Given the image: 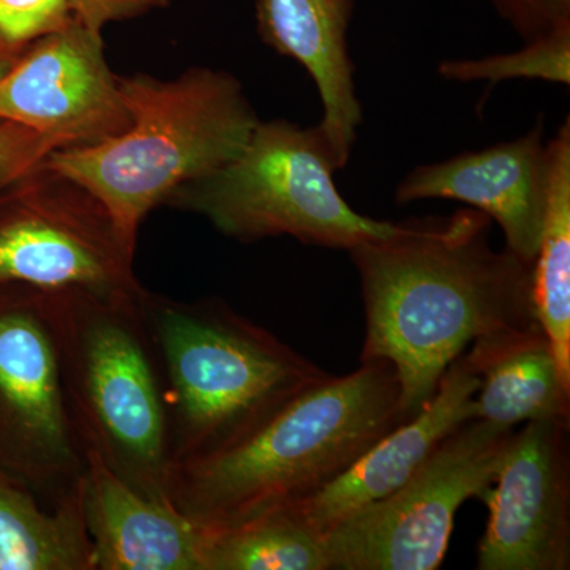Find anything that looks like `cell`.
I'll return each instance as SVG.
<instances>
[{
  "label": "cell",
  "instance_id": "9",
  "mask_svg": "<svg viewBox=\"0 0 570 570\" xmlns=\"http://www.w3.org/2000/svg\"><path fill=\"white\" fill-rule=\"evenodd\" d=\"M134 255L104 205L45 163L0 190V284L138 298Z\"/></svg>",
  "mask_w": 570,
  "mask_h": 570
},
{
  "label": "cell",
  "instance_id": "8",
  "mask_svg": "<svg viewBox=\"0 0 570 570\" xmlns=\"http://www.w3.org/2000/svg\"><path fill=\"white\" fill-rule=\"evenodd\" d=\"M512 428L471 419L411 479L325 534L330 570H434L448 554L456 512L497 475Z\"/></svg>",
  "mask_w": 570,
  "mask_h": 570
},
{
  "label": "cell",
  "instance_id": "12",
  "mask_svg": "<svg viewBox=\"0 0 570 570\" xmlns=\"http://www.w3.org/2000/svg\"><path fill=\"white\" fill-rule=\"evenodd\" d=\"M543 116L530 132L442 163L419 165L395 189L397 205L453 200L501 227L505 247L527 262L538 255L551 187V153Z\"/></svg>",
  "mask_w": 570,
  "mask_h": 570
},
{
  "label": "cell",
  "instance_id": "2",
  "mask_svg": "<svg viewBox=\"0 0 570 570\" xmlns=\"http://www.w3.org/2000/svg\"><path fill=\"white\" fill-rule=\"evenodd\" d=\"M400 381L387 360L306 390L245 441L171 471L168 499L216 530L309 497L404 423Z\"/></svg>",
  "mask_w": 570,
  "mask_h": 570
},
{
  "label": "cell",
  "instance_id": "17",
  "mask_svg": "<svg viewBox=\"0 0 570 570\" xmlns=\"http://www.w3.org/2000/svg\"><path fill=\"white\" fill-rule=\"evenodd\" d=\"M80 487L48 508L0 469V570H96Z\"/></svg>",
  "mask_w": 570,
  "mask_h": 570
},
{
  "label": "cell",
  "instance_id": "25",
  "mask_svg": "<svg viewBox=\"0 0 570 570\" xmlns=\"http://www.w3.org/2000/svg\"><path fill=\"white\" fill-rule=\"evenodd\" d=\"M28 47V45H26ZM26 47H18V45H11L0 37V81L13 70L18 61L24 52Z\"/></svg>",
  "mask_w": 570,
  "mask_h": 570
},
{
  "label": "cell",
  "instance_id": "21",
  "mask_svg": "<svg viewBox=\"0 0 570 570\" xmlns=\"http://www.w3.org/2000/svg\"><path fill=\"white\" fill-rule=\"evenodd\" d=\"M73 18L69 0H0V37L26 47Z\"/></svg>",
  "mask_w": 570,
  "mask_h": 570
},
{
  "label": "cell",
  "instance_id": "4",
  "mask_svg": "<svg viewBox=\"0 0 570 570\" xmlns=\"http://www.w3.org/2000/svg\"><path fill=\"white\" fill-rule=\"evenodd\" d=\"M140 313L163 381L174 469L245 441L332 374L220 298L146 288Z\"/></svg>",
  "mask_w": 570,
  "mask_h": 570
},
{
  "label": "cell",
  "instance_id": "22",
  "mask_svg": "<svg viewBox=\"0 0 570 570\" xmlns=\"http://www.w3.org/2000/svg\"><path fill=\"white\" fill-rule=\"evenodd\" d=\"M61 142L21 124L0 121V190L43 163Z\"/></svg>",
  "mask_w": 570,
  "mask_h": 570
},
{
  "label": "cell",
  "instance_id": "15",
  "mask_svg": "<svg viewBox=\"0 0 570 570\" xmlns=\"http://www.w3.org/2000/svg\"><path fill=\"white\" fill-rule=\"evenodd\" d=\"M80 494L96 570H204L206 528L142 497L89 452Z\"/></svg>",
  "mask_w": 570,
  "mask_h": 570
},
{
  "label": "cell",
  "instance_id": "5",
  "mask_svg": "<svg viewBox=\"0 0 570 570\" xmlns=\"http://www.w3.org/2000/svg\"><path fill=\"white\" fill-rule=\"evenodd\" d=\"M140 296L52 292L63 390L85 453L142 497L171 504L170 431Z\"/></svg>",
  "mask_w": 570,
  "mask_h": 570
},
{
  "label": "cell",
  "instance_id": "6",
  "mask_svg": "<svg viewBox=\"0 0 570 570\" xmlns=\"http://www.w3.org/2000/svg\"><path fill=\"white\" fill-rule=\"evenodd\" d=\"M336 171L317 124L261 119L238 157L179 187L165 206L200 214L245 245L292 236L307 246L351 250L393 234L396 223L363 216L344 200Z\"/></svg>",
  "mask_w": 570,
  "mask_h": 570
},
{
  "label": "cell",
  "instance_id": "18",
  "mask_svg": "<svg viewBox=\"0 0 570 570\" xmlns=\"http://www.w3.org/2000/svg\"><path fill=\"white\" fill-rule=\"evenodd\" d=\"M551 187L538 255L532 262V303L561 376L570 385V118L549 141Z\"/></svg>",
  "mask_w": 570,
  "mask_h": 570
},
{
  "label": "cell",
  "instance_id": "1",
  "mask_svg": "<svg viewBox=\"0 0 570 570\" xmlns=\"http://www.w3.org/2000/svg\"><path fill=\"white\" fill-rule=\"evenodd\" d=\"M478 209L409 217L351 250L365 305L362 362L387 360L404 422L433 400L448 367L480 337L540 325L532 264L491 246Z\"/></svg>",
  "mask_w": 570,
  "mask_h": 570
},
{
  "label": "cell",
  "instance_id": "7",
  "mask_svg": "<svg viewBox=\"0 0 570 570\" xmlns=\"http://www.w3.org/2000/svg\"><path fill=\"white\" fill-rule=\"evenodd\" d=\"M0 469L48 508L80 487L86 453L63 390L52 292L0 284Z\"/></svg>",
  "mask_w": 570,
  "mask_h": 570
},
{
  "label": "cell",
  "instance_id": "20",
  "mask_svg": "<svg viewBox=\"0 0 570 570\" xmlns=\"http://www.w3.org/2000/svg\"><path fill=\"white\" fill-rule=\"evenodd\" d=\"M439 77L449 81L489 85L512 80H535L570 85V28L524 41L510 52L471 59H448L438 63Z\"/></svg>",
  "mask_w": 570,
  "mask_h": 570
},
{
  "label": "cell",
  "instance_id": "11",
  "mask_svg": "<svg viewBox=\"0 0 570 570\" xmlns=\"http://www.w3.org/2000/svg\"><path fill=\"white\" fill-rule=\"evenodd\" d=\"M0 121L48 135L62 148L96 145L124 132L130 119L102 32L73 18L31 41L0 81Z\"/></svg>",
  "mask_w": 570,
  "mask_h": 570
},
{
  "label": "cell",
  "instance_id": "3",
  "mask_svg": "<svg viewBox=\"0 0 570 570\" xmlns=\"http://www.w3.org/2000/svg\"><path fill=\"white\" fill-rule=\"evenodd\" d=\"M129 126L96 145L48 154L45 165L92 194L130 247L153 209L242 154L258 118L242 81L190 67L170 80L118 75Z\"/></svg>",
  "mask_w": 570,
  "mask_h": 570
},
{
  "label": "cell",
  "instance_id": "10",
  "mask_svg": "<svg viewBox=\"0 0 570 570\" xmlns=\"http://www.w3.org/2000/svg\"><path fill=\"white\" fill-rule=\"evenodd\" d=\"M569 425L534 420L513 431L480 501L489 509L479 570L570 569Z\"/></svg>",
  "mask_w": 570,
  "mask_h": 570
},
{
  "label": "cell",
  "instance_id": "19",
  "mask_svg": "<svg viewBox=\"0 0 570 570\" xmlns=\"http://www.w3.org/2000/svg\"><path fill=\"white\" fill-rule=\"evenodd\" d=\"M204 570H330L325 535L288 502L230 524L206 528Z\"/></svg>",
  "mask_w": 570,
  "mask_h": 570
},
{
  "label": "cell",
  "instance_id": "14",
  "mask_svg": "<svg viewBox=\"0 0 570 570\" xmlns=\"http://www.w3.org/2000/svg\"><path fill=\"white\" fill-rule=\"evenodd\" d=\"M355 0H257L255 22L266 47L307 71L321 97L318 129L340 170L347 167L363 107L356 96L348 31Z\"/></svg>",
  "mask_w": 570,
  "mask_h": 570
},
{
  "label": "cell",
  "instance_id": "13",
  "mask_svg": "<svg viewBox=\"0 0 570 570\" xmlns=\"http://www.w3.org/2000/svg\"><path fill=\"white\" fill-rule=\"evenodd\" d=\"M480 377L466 354L448 367L433 400L417 415L390 430L340 478L291 502L322 534L352 513L403 487L456 428L474 419Z\"/></svg>",
  "mask_w": 570,
  "mask_h": 570
},
{
  "label": "cell",
  "instance_id": "24",
  "mask_svg": "<svg viewBox=\"0 0 570 570\" xmlns=\"http://www.w3.org/2000/svg\"><path fill=\"white\" fill-rule=\"evenodd\" d=\"M75 18L104 32L112 22L137 20L153 11L168 9L171 0H69Z\"/></svg>",
  "mask_w": 570,
  "mask_h": 570
},
{
  "label": "cell",
  "instance_id": "16",
  "mask_svg": "<svg viewBox=\"0 0 570 570\" xmlns=\"http://www.w3.org/2000/svg\"><path fill=\"white\" fill-rule=\"evenodd\" d=\"M466 354L480 377L474 419L515 430L521 423H570L566 384L542 326L480 337Z\"/></svg>",
  "mask_w": 570,
  "mask_h": 570
},
{
  "label": "cell",
  "instance_id": "23",
  "mask_svg": "<svg viewBox=\"0 0 570 570\" xmlns=\"http://www.w3.org/2000/svg\"><path fill=\"white\" fill-rule=\"evenodd\" d=\"M505 24L524 41L570 28V0H489Z\"/></svg>",
  "mask_w": 570,
  "mask_h": 570
}]
</instances>
